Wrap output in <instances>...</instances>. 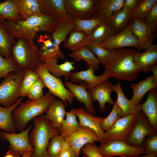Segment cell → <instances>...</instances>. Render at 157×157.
Wrapping results in <instances>:
<instances>
[{
	"instance_id": "cell-15",
	"label": "cell",
	"mask_w": 157,
	"mask_h": 157,
	"mask_svg": "<svg viewBox=\"0 0 157 157\" xmlns=\"http://www.w3.org/2000/svg\"><path fill=\"white\" fill-rule=\"evenodd\" d=\"M64 138L70 142L71 147L78 156L81 148L86 144L100 142L99 137L96 132L85 127L80 126L78 129Z\"/></svg>"
},
{
	"instance_id": "cell-7",
	"label": "cell",
	"mask_w": 157,
	"mask_h": 157,
	"mask_svg": "<svg viewBox=\"0 0 157 157\" xmlns=\"http://www.w3.org/2000/svg\"><path fill=\"white\" fill-rule=\"evenodd\" d=\"M43 80L45 87L49 92L54 97L62 100L66 105L68 103L72 105L75 98L72 94L65 86L60 78L56 77L50 74L44 67L40 63L35 70Z\"/></svg>"
},
{
	"instance_id": "cell-48",
	"label": "cell",
	"mask_w": 157,
	"mask_h": 157,
	"mask_svg": "<svg viewBox=\"0 0 157 157\" xmlns=\"http://www.w3.org/2000/svg\"><path fill=\"white\" fill-rule=\"evenodd\" d=\"M142 19L154 33L157 26V3L149 13Z\"/></svg>"
},
{
	"instance_id": "cell-24",
	"label": "cell",
	"mask_w": 157,
	"mask_h": 157,
	"mask_svg": "<svg viewBox=\"0 0 157 157\" xmlns=\"http://www.w3.org/2000/svg\"><path fill=\"white\" fill-rule=\"evenodd\" d=\"M75 18L68 13L59 18L54 30L51 34L52 38L59 45L64 42L74 26Z\"/></svg>"
},
{
	"instance_id": "cell-17",
	"label": "cell",
	"mask_w": 157,
	"mask_h": 157,
	"mask_svg": "<svg viewBox=\"0 0 157 157\" xmlns=\"http://www.w3.org/2000/svg\"><path fill=\"white\" fill-rule=\"evenodd\" d=\"M113 85L108 80L97 85L93 88L87 90L90 94L93 101H97L100 110L104 113L106 110V104L108 103L109 106L113 104L111 94L113 91Z\"/></svg>"
},
{
	"instance_id": "cell-35",
	"label": "cell",
	"mask_w": 157,
	"mask_h": 157,
	"mask_svg": "<svg viewBox=\"0 0 157 157\" xmlns=\"http://www.w3.org/2000/svg\"><path fill=\"white\" fill-rule=\"evenodd\" d=\"M39 46L38 51L44 55L50 57H56L61 55L62 52L60 46H55L50 37L49 34L40 35L37 40Z\"/></svg>"
},
{
	"instance_id": "cell-10",
	"label": "cell",
	"mask_w": 157,
	"mask_h": 157,
	"mask_svg": "<svg viewBox=\"0 0 157 157\" xmlns=\"http://www.w3.org/2000/svg\"><path fill=\"white\" fill-rule=\"evenodd\" d=\"M137 113L122 117L105 132V141L120 140L126 142L135 124Z\"/></svg>"
},
{
	"instance_id": "cell-53",
	"label": "cell",
	"mask_w": 157,
	"mask_h": 157,
	"mask_svg": "<svg viewBox=\"0 0 157 157\" xmlns=\"http://www.w3.org/2000/svg\"><path fill=\"white\" fill-rule=\"evenodd\" d=\"M153 72V75L157 80V64L154 65L152 68L151 71Z\"/></svg>"
},
{
	"instance_id": "cell-57",
	"label": "cell",
	"mask_w": 157,
	"mask_h": 157,
	"mask_svg": "<svg viewBox=\"0 0 157 157\" xmlns=\"http://www.w3.org/2000/svg\"><path fill=\"white\" fill-rule=\"evenodd\" d=\"M41 157H51L48 154L46 150L42 154Z\"/></svg>"
},
{
	"instance_id": "cell-19",
	"label": "cell",
	"mask_w": 157,
	"mask_h": 157,
	"mask_svg": "<svg viewBox=\"0 0 157 157\" xmlns=\"http://www.w3.org/2000/svg\"><path fill=\"white\" fill-rule=\"evenodd\" d=\"M75 112L79 119L80 126L88 128L96 132L99 137L101 143L105 140V132L103 131L100 127V124L104 118L93 116L83 108L75 109Z\"/></svg>"
},
{
	"instance_id": "cell-29",
	"label": "cell",
	"mask_w": 157,
	"mask_h": 157,
	"mask_svg": "<svg viewBox=\"0 0 157 157\" xmlns=\"http://www.w3.org/2000/svg\"><path fill=\"white\" fill-rule=\"evenodd\" d=\"M113 91L117 94V97L116 102L122 110V117L137 113L141 110L140 104L135 105L131 100L126 97L119 82H117L115 85H113Z\"/></svg>"
},
{
	"instance_id": "cell-37",
	"label": "cell",
	"mask_w": 157,
	"mask_h": 157,
	"mask_svg": "<svg viewBox=\"0 0 157 157\" xmlns=\"http://www.w3.org/2000/svg\"><path fill=\"white\" fill-rule=\"evenodd\" d=\"M75 109H72L69 112H66V118L62 123L58 129L60 134L64 138L73 133L80 127L77 119L75 112Z\"/></svg>"
},
{
	"instance_id": "cell-42",
	"label": "cell",
	"mask_w": 157,
	"mask_h": 157,
	"mask_svg": "<svg viewBox=\"0 0 157 157\" xmlns=\"http://www.w3.org/2000/svg\"><path fill=\"white\" fill-rule=\"evenodd\" d=\"M39 77L38 74L34 70H28L24 71L21 86V97H27L30 88Z\"/></svg>"
},
{
	"instance_id": "cell-18",
	"label": "cell",
	"mask_w": 157,
	"mask_h": 157,
	"mask_svg": "<svg viewBox=\"0 0 157 157\" xmlns=\"http://www.w3.org/2000/svg\"><path fill=\"white\" fill-rule=\"evenodd\" d=\"M143 52L136 51L133 55V61L140 72L151 71L152 67L157 64V45L152 44Z\"/></svg>"
},
{
	"instance_id": "cell-32",
	"label": "cell",
	"mask_w": 157,
	"mask_h": 157,
	"mask_svg": "<svg viewBox=\"0 0 157 157\" xmlns=\"http://www.w3.org/2000/svg\"><path fill=\"white\" fill-rule=\"evenodd\" d=\"M74 61H80L83 59L87 62V65H90L96 70L99 67L100 62L88 46L81 47L69 54Z\"/></svg>"
},
{
	"instance_id": "cell-47",
	"label": "cell",
	"mask_w": 157,
	"mask_h": 157,
	"mask_svg": "<svg viewBox=\"0 0 157 157\" xmlns=\"http://www.w3.org/2000/svg\"><path fill=\"white\" fill-rule=\"evenodd\" d=\"M145 155L157 156V134H154L145 138L143 141Z\"/></svg>"
},
{
	"instance_id": "cell-25",
	"label": "cell",
	"mask_w": 157,
	"mask_h": 157,
	"mask_svg": "<svg viewBox=\"0 0 157 157\" xmlns=\"http://www.w3.org/2000/svg\"><path fill=\"white\" fill-rule=\"evenodd\" d=\"M58 59L53 58L47 60L43 64L48 71L53 76L57 78L63 76L65 81H68L72 71L76 67L74 66L75 62L66 60L60 64H58Z\"/></svg>"
},
{
	"instance_id": "cell-38",
	"label": "cell",
	"mask_w": 157,
	"mask_h": 157,
	"mask_svg": "<svg viewBox=\"0 0 157 157\" xmlns=\"http://www.w3.org/2000/svg\"><path fill=\"white\" fill-rule=\"evenodd\" d=\"M6 19L14 22L20 21L14 0L0 2V21Z\"/></svg>"
},
{
	"instance_id": "cell-23",
	"label": "cell",
	"mask_w": 157,
	"mask_h": 157,
	"mask_svg": "<svg viewBox=\"0 0 157 157\" xmlns=\"http://www.w3.org/2000/svg\"><path fill=\"white\" fill-rule=\"evenodd\" d=\"M124 0H98L95 10L90 19L108 20L116 12L122 8Z\"/></svg>"
},
{
	"instance_id": "cell-11",
	"label": "cell",
	"mask_w": 157,
	"mask_h": 157,
	"mask_svg": "<svg viewBox=\"0 0 157 157\" xmlns=\"http://www.w3.org/2000/svg\"><path fill=\"white\" fill-rule=\"evenodd\" d=\"M32 127L31 125L26 129L18 133L0 131V137L2 140L9 142V150L13 154L20 156H22L26 151L32 152L34 151L28 139L29 132Z\"/></svg>"
},
{
	"instance_id": "cell-26",
	"label": "cell",
	"mask_w": 157,
	"mask_h": 157,
	"mask_svg": "<svg viewBox=\"0 0 157 157\" xmlns=\"http://www.w3.org/2000/svg\"><path fill=\"white\" fill-rule=\"evenodd\" d=\"M38 3L42 15L60 18L67 13L64 0H38Z\"/></svg>"
},
{
	"instance_id": "cell-51",
	"label": "cell",
	"mask_w": 157,
	"mask_h": 157,
	"mask_svg": "<svg viewBox=\"0 0 157 157\" xmlns=\"http://www.w3.org/2000/svg\"><path fill=\"white\" fill-rule=\"evenodd\" d=\"M58 157H79L75 151L70 147L61 153Z\"/></svg>"
},
{
	"instance_id": "cell-16",
	"label": "cell",
	"mask_w": 157,
	"mask_h": 157,
	"mask_svg": "<svg viewBox=\"0 0 157 157\" xmlns=\"http://www.w3.org/2000/svg\"><path fill=\"white\" fill-rule=\"evenodd\" d=\"M63 83L78 101L84 104L85 110L92 115L95 116L96 111L93 104V101L87 90L86 83L82 81L78 85L65 81Z\"/></svg>"
},
{
	"instance_id": "cell-4",
	"label": "cell",
	"mask_w": 157,
	"mask_h": 157,
	"mask_svg": "<svg viewBox=\"0 0 157 157\" xmlns=\"http://www.w3.org/2000/svg\"><path fill=\"white\" fill-rule=\"evenodd\" d=\"M34 128L28 135L29 142L34 148L30 157H41L46 150L48 144L52 137L60 134L58 129L54 128L42 114L33 119Z\"/></svg>"
},
{
	"instance_id": "cell-8",
	"label": "cell",
	"mask_w": 157,
	"mask_h": 157,
	"mask_svg": "<svg viewBox=\"0 0 157 157\" xmlns=\"http://www.w3.org/2000/svg\"><path fill=\"white\" fill-rule=\"evenodd\" d=\"M98 148L103 157H132L144 153L143 148L134 147L120 140L105 141Z\"/></svg>"
},
{
	"instance_id": "cell-33",
	"label": "cell",
	"mask_w": 157,
	"mask_h": 157,
	"mask_svg": "<svg viewBox=\"0 0 157 157\" xmlns=\"http://www.w3.org/2000/svg\"><path fill=\"white\" fill-rule=\"evenodd\" d=\"M113 34L107 21L104 20L93 29L89 38L91 43L98 44Z\"/></svg>"
},
{
	"instance_id": "cell-3",
	"label": "cell",
	"mask_w": 157,
	"mask_h": 157,
	"mask_svg": "<svg viewBox=\"0 0 157 157\" xmlns=\"http://www.w3.org/2000/svg\"><path fill=\"white\" fill-rule=\"evenodd\" d=\"M56 100L55 97L49 92L37 100L28 99L21 102L12 113L14 126L16 130L21 132L24 130L29 121L46 113Z\"/></svg>"
},
{
	"instance_id": "cell-12",
	"label": "cell",
	"mask_w": 157,
	"mask_h": 157,
	"mask_svg": "<svg viewBox=\"0 0 157 157\" xmlns=\"http://www.w3.org/2000/svg\"><path fill=\"white\" fill-rule=\"evenodd\" d=\"M155 133H157L149 124L146 116L140 110L137 113L135 124L131 133L125 142L134 147L143 148L145 138Z\"/></svg>"
},
{
	"instance_id": "cell-30",
	"label": "cell",
	"mask_w": 157,
	"mask_h": 157,
	"mask_svg": "<svg viewBox=\"0 0 157 157\" xmlns=\"http://www.w3.org/2000/svg\"><path fill=\"white\" fill-rule=\"evenodd\" d=\"M69 37L64 42L63 46L69 51H75L81 47L88 46L90 44L89 36L81 31L72 30Z\"/></svg>"
},
{
	"instance_id": "cell-45",
	"label": "cell",
	"mask_w": 157,
	"mask_h": 157,
	"mask_svg": "<svg viewBox=\"0 0 157 157\" xmlns=\"http://www.w3.org/2000/svg\"><path fill=\"white\" fill-rule=\"evenodd\" d=\"M88 46L90 48L94 54L97 56L101 65L105 66L111 55V50L106 49L91 43Z\"/></svg>"
},
{
	"instance_id": "cell-20",
	"label": "cell",
	"mask_w": 157,
	"mask_h": 157,
	"mask_svg": "<svg viewBox=\"0 0 157 157\" xmlns=\"http://www.w3.org/2000/svg\"><path fill=\"white\" fill-rule=\"evenodd\" d=\"M130 21L131 22V30L139 40L140 51L145 49L151 45L155 37L154 33L143 20L136 19Z\"/></svg>"
},
{
	"instance_id": "cell-43",
	"label": "cell",
	"mask_w": 157,
	"mask_h": 157,
	"mask_svg": "<svg viewBox=\"0 0 157 157\" xmlns=\"http://www.w3.org/2000/svg\"><path fill=\"white\" fill-rule=\"evenodd\" d=\"M65 138L60 134L53 135L50 140L46 151L51 157H58L61 153L62 144Z\"/></svg>"
},
{
	"instance_id": "cell-22",
	"label": "cell",
	"mask_w": 157,
	"mask_h": 157,
	"mask_svg": "<svg viewBox=\"0 0 157 157\" xmlns=\"http://www.w3.org/2000/svg\"><path fill=\"white\" fill-rule=\"evenodd\" d=\"M130 87L133 92L131 100L135 105H139L147 92L157 88V80L152 74L138 82H132Z\"/></svg>"
},
{
	"instance_id": "cell-56",
	"label": "cell",
	"mask_w": 157,
	"mask_h": 157,
	"mask_svg": "<svg viewBox=\"0 0 157 157\" xmlns=\"http://www.w3.org/2000/svg\"><path fill=\"white\" fill-rule=\"evenodd\" d=\"M157 157V156H155L154 155H151V154H147V155H144L142 156H136L134 157Z\"/></svg>"
},
{
	"instance_id": "cell-36",
	"label": "cell",
	"mask_w": 157,
	"mask_h": 157,
	"mask_svg": "<svg viewBox=\"0 0 157 157\" xmlns=\"http://www.w3.org/2000/svg\"><path fill=\"white\" fill-rule=\"evenodd\" d=\"M16 41V38L7 32L0 21V54L2 57H11V50Z\"/></svg>"
},
{
	"instance_id": "cell-50",
	"label": "cell",
	"mask_w": 157,
	"mask_h": 157,
	"mask_svg": "<svg viewBox=\"0 0 157 157\" xmlns=\"http://www.w3.org/2000/svg\"><path fill=\"white\" fill-rule=\"evenodd\" d=\"M141 0H124L122 8L129 14L139 4Z\"/></svg>"
},
{
	"instance_id": "cell-9",
	"label": "cell",
	"mask_w": 157,
	"mask_h": 157,
	"mask_svg": "<svg viewBox=\"0 0 157 157\" xmlns=\"http://www.w3.org/2000/svg\"><path fill=\"white\" fill-rule=\"evenodd\" d=\"M131 24L130 21L125 29L113 34L102 43L97 45L109 50L130 47L135 48L140 51L139 40L131 30Z\"/></svg>"
},
{
	"instance_id": "cell-13",
	"label": "cell",
	"mask_w": 157,
	"mask_h": 157,
	"mask_svg": "<svg viewBox=\"0 0 157 157\" xmlns=\"http://www.w3.org/2000/svg\"><path fill=\"white\" fill-rule=\"evenodd\" d=\"M98 0H64L67 13L75 19L91 18L96 8Z\"/></svg>"
},
{
	"instance_id": "cell-6",
	"label": "cell",
	"mask_w": 157,
	"mask_h": 157,
	"mask_svg": "<svg viewBox=\"0 0 157 157\" xmlns=\"http://www.w3.org/2000/svg\"><path fill=\"white\" fill-rule=\"evenodd\" d=\"M24 71L12 72L3 78L0 83V105L9 107L21 97L20 91Z\"/></svg>"
},
{
	"instance_id": "cell-39",
	"label": "cell",
	"mask_w": 157,
	"mask_h": 157,
	"mask_svg": "<svg viewBox=\"0 0 157 157\" xmlns=\"http://www.w3.org/2000/svg\"><path fill=\"white\" fill-rule=\"evenodd\" d=\"M156 3L157 0H141L139 4L129 13V21L136 19H143Z\"/></svg>"
},
{
	"instance_id": "cell-40",
	"label": "cell",
	"mask_w": 157,
	"mask_h": 157,
	"mask_svg": "<svg viewBox=\"0 0 157 157\" xmlns=\"http://www.w3.org/2000/svg\"><path fill=\"white\" fill-rule=\"evenodd\" d=\"M121 109L116 101L114 102L112 110L109 114L104 118L100 124L102 130L104 132L110 129L119 118L122 117Z\"/></svg>"
},
{
	"instance_id": "cell-55",
	"label": "cell",
	"mask_w": 157,
	"mask_h": 157,
	"mask_svg": "<svg viewBox=\"0 0 157 157\" xmlns=\"http://www.w3.org/2000/svg\"><path fill=\"white\" fill-rule=\"evenodd\" d=\"M32 153L31 151H26L22 156V157H30Z\"/></svg>"
},
{
	"instance_id": "cell-54",
	"label": "cell",
	"mask_w": 157,
	"mask_h": 157,
	"mask_svg": "<svg viewBox=\"0 0 157 157\" xmlns=\"http://www.w3.org/2000/svg\"><path fill=\"white\" fill-rule=\"evenodd\" d=\"M15 155L9 150L7 152L4 157H14Z\"/></svg>"
},
{
	"instance_id": "cell-14",
	"label": "cell",
	"mask_w": 157,
	"mask_h": 157,
	"mask_svg": "<svg viewBox=\"0 0 157 157\" xmlns=\"http://www.w3.org/2000/svg\"><path fill=\"white\" fill-rule=\"evenodd\" d=\"M87 66L88 68L86 70L72 72L69 79L73 83H79L81 81H84L87 84V90H90L108 80L110 77L107 69H105L101 75L96 76L94 73L96 70L90 65Z\"/></svg>"
},
{
	"instance_id": "cell-34",
	"label": "cell",
	"mask_w": 157,
	"mask_h": 157,
	"mask_svg": "<svg viewBox=\"0 0 157 157\" xmlns=\"http://www.w3.org/2000/svg\"><path fill=\"white\" fill-rule=\"evenodd\" d=\"M129 13L122 8L115 13L107 21L114 34L125 29L129 22Z\"/></svg>"
},
{
	"instance_id": "cell-1",
	"label": "cell",
	"mask_w": 157,
	"mask_h": 157,
	"mask_svg": "<svg viewBox=\"0 0 157 157\" xmlns=\"http://www.w3.org/2000/svg\"><path fill=\"white\" fill-rule=\"evenodd\" d=\"M59 19V18L40 15L17 22L9 20L0 21L7 32L15 38L20 37L33 40L36 34L40 32L52 33Z\"/></svg>"
},
{
	"instance_id": "cell-28",
	"label": "cell",
	"mask_w": 157,
	"mask_h": 157,
	"mask_svg": "<svg viewBox=\"0 0 157 157\" xmlns=\"http://www.w3.org/2000/svg\"><path fill=\"white\" fill-rule=\"evenodd\" d=\"M66 105L60 99L56 100L50 106L45 116L52 126L57 129L60 126L65 119L66 111Z\"/></svg>"
},
{
	"instance_id": "cell-49",
	"label": "cell",
	"mask_w": 157,
	"mask_h": 157,
	"mask_svg": "<svg viewBox=\"0 0 157 157\" xmlns=\"http://www.w3.org/2000/svg\"><path fill=\"white\" fill-rule=\"evenodd\" d=\"M81 150L83 154L86 155L89 157H103L100 154L95 142L86 144Z\"/></svg>"
},
{
	"instance_id": "cell-21",
	"label": "cell",
	"mask_w": 157,
	"mask_h": 157,
	"mask_svg": "<svg viewBox=\"0 0 157 157\" xmlns=\"http://www.w3.org/2000/svg\"><path fill=\"white\" fill-rule=\"evenodd\" d=\"M140 109L146 116L149 123L157 132V91L156 89L149 92L146 101L140 104Z\"/></svg>"
},
{
	"instance_id": "cell-2",
	"label": "cell",
	"mask_w": 157,
	"mask_h": 157,
	"mask_svg": "<svg viewBox=\"0 0 157 157\" xmlns=\"http://www.w3.org/2000/svg\"><path fill=\"white\" fill-rule=\"evenodd\" d=\"M111 51V55L105 66L110 77L129 82L135 81L140 72L133 61V55L136 50L122 48Z\"/></svg>"
},
{
	"instance_id": "cell-44",
	"label": "cell",
	"mask_w": 157,
	"mask_h": 157,
	"mask_svg": "<svg viewBox=\"0 0 157 157\" xmlns=\"http://www.w3.org/2000/svg\"><path fill=\"white\" fill-rule=\"evenodd\" d=\"M19 70L11 57L5 58L0 54V83L2 78L10 73Z\"/></svg>"
},
{
	"instance_id": "cell-52",
	"label": "cell",
	"mask_w": 157,
	"mask_h": 157,
	"mask_svg": "<svg viewBox=\"0 0 157 157\" xmlns=\"http://www.w3.org/2000/svg\"><path fill=\"white\" fill-rule=\"evenodd\" d=\"M70 147H71L70 142L69 141L65 140L62 144L61 153L67 150Z\"/></svg>"
},
{
	"instance_id": "cell-31",
	"label": "cell",
	"mask_w": 157,
	"mask_h": 157,
	"mask_svg": "<svg viewBox=\"0 0 157 157\" xmlns=\"http://www.w3.org/2000/svg\"><path fill=\"white\" fill-rule=\"evenodd\" d=\"M23 98L20 99L12 106L9 107H3L0 105V129L7 133H15V128L12 117V113L22 102Z\"/></svg>"
},
{
	"instance_id": "cell-46",
	"label": "cell",
	"mask_w": 157,
	"mask_h": 157,
	"mask_svg": "<svg viewBox=\"0 0 157 157\" xmlns=\"http://www.w3.org/2000/svg\"><path fill=\"white\" fill-rule=\"evenodd\" d=\"M44 87V83L39 76L29 90L27 97L32 101L40 99L44 95L43 89Z\"/></svg>"
},
{
	"instance_id": "cell-58",
	"label": "cell",
	"mask_w": 157,
	"mask_h": 157,
	"mask_svg": "<svg viewBox=\"0 0 157 157\" xmlns=\"http://www.w3.org/2000/svg\"><path fill=\"white\" fill-rule=\"evenodd\" d=\"M81 157H89L86 155L84 154H83V155Z\"/></svg>"
},
{
	"instance_id": "cell-41",
	"label": "cell",
	"mask_w": 157,
	"mask_h": 157,
	"mask_svg": "<svg viewBox=\"0 0 157 157\" xmlns=\"http://www.w3.org/2000/svg\"><path fill=\"white\" fill-rule=\"evenodd\" d=\"M103 20L100 18L86 20L75 19L74 27L73 30L83 31L89 36L93 29Z\"/></svg>"
},
{
	"instance_id": "cell-59",
	"label": "cell",
	"mask_w": 157,
	"mask_h": 157,
	"mask_svg": "<svg viewBox=\"0 0 157 157\" xmlns=\"http://www.w3.org/2000/svg\"><path fill=\"white\" fill-rule=\"evenodd\" d=\"M14 157H20V156L15 155Z\"/></svg>"
},
{
	"instance_id": "cell-27",
	"label": "cell",
	"mask_w": 157,
	"mask_h": 157,
	"mask_svg": "<svg viewBox=\"0 0 157 157\" xmlns=\"http://www.w3.org/2000/svg\"><path fill=\"white\" fill-rule=\"evenodd\" d=\"M20 21L33 16L42 15L38 0H14Z\"/></svg>"
},
{
	"instance_id": "cell-5",
	"label": "cell",
	"mask_w": 157,
	"mask_h": 157,
	"mask_svg": "<svg viewBox=\"0 0 157 157\" xmlns=\"http://www.w3.org/2000/svg\"><path fill=\"white\" fill-rule=\"evenodd\" d=\"M16 39L11 50V58L19 70L35 71L41 63L37 47L33 40L20 37Z\"/></svg>"
}]
</instances>
